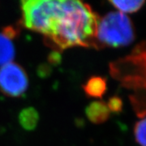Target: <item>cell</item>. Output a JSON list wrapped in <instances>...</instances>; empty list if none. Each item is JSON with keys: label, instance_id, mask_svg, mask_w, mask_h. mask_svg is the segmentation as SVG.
I'll return each mask as SVG.
<instances>
[{"label": "cell", "instance_id": "6da1fadb", "mask_svg": "<svg viewBox=\"0 0 146 146\" xmlns=\"http://www.w3.org/2000/svg\"><path fill=\"white\" fill-rule=\"evenodd\" d=\"M99 16L76 0H44L39 33L55 50L74 46L96 48Z\"/></svg>", "mask_w": 146, "mask_h": 146}, {"label": "cell", "instance_id": "7a4b0ae2", "mask_svg": "<svg viewBox=\"0 0 146 146\" xmlns=\"http://www.w3.org/2000/svg\"><path fill=\"white\" fill-rule=\"evenodd\" d=\"M110 75L127 93L137 117H146V37L129 54L110 62Z\"/></svg>", "mask_w": 146, "mask_h": 146}, {"label": "cell", "instance_id": "3957f363", "mask_svg": "<svg viewBox=\"0 0 146 146\" xmlns=\"http://www.w3.org/2000/svg\"><path fill=\"white\" fill-rule=\"evenodd\" d=\"M135 39L132 22L119 11L109 12L100 19L96 36V49L128 46Z\"/></svg>", "mask_w": 146, "mask_h": 146}, {"label": "cell", "instance_id": "277c9868", "mask_svg": "<svg viewBox=\"0 0 146 146\" xmlns=\"http://www.w3.org/2000/svg\"><path fill=\"white\" fill-rule=\"evenodd\" d=\"M29 77L24 68L11 62L0 68V92L11 98H19L29 88Z\"/></svg>", "mask_w": 146, "mask_h": 146}, {"label": "cell", "instance_id": "5b68a950", "mask_svg": "<svg viewBox=\"0 0 146 146\" xmlns=\"http://www.w3.org/2000/svg\"><path fill=\"white\" fill-rule=\"evenodd\" d=\"M111 112L107 105L102 101H94L86 107L85 115L93 123H103L109 119Z\"/></svg>", "mask_w": 146, "mask_h": 146}, {"label": "cell", "instance_id": "8992f818", "mask_svg": "<svg viewBox=\"0 0 146 146\" xmlns=\"http://www.w3.org/2000/svg\"><path fill=\"white\" fill-rule=\"evenodd\" d=\"M106 80L102 76H92L83 85L84 94L94 98H102L106 94Z\"/></svg>", "mask_w": 146, "mask_h": 146}, {"label": "cell", "instance_id": "52a82bcc", "mask_svg": "<svg viewBox=\"0 0 146 146\" xmlns=\"http://www.w3.org/2000/svg\"><path fill=\"white\" fill-rule=\"evenodd\" d=\"M16 54L12 38L3 31L0 33V66L12 62Z\"/></svg>", "mask_w": 146, "mask_h": 146}, {"label": "cell", "instance_id": "ba28073f", "mask_svg": "<svg viewBox=\"0 0 146 146\" xmlns=\"http://www.w3.org/2000/svg\"><path fill=\"white\" fill-rule=\"evenodd\" d=\"M39 115L33 107L24 109L19 115V121L23 128L25 130H33L38 123Z\"/></svg>", "mask_w": 146, "mask_h": 146}, {"label": "cell", "instance_id": "9c48e42d", "mask_svg": "<svg viewBox=\"0 0 146 146\" xmlns=\"http://www.w3.org/2000/svg\"><path fill=\"white\" fill-rule=\"evenodd\" d=\"M110 4L118 9L119 12L127 14L136 12L145 4V1H110Z\"/></svg>", "mask_w": 146, "mask_h": 146}, {"label": "cell", "instance_id": "30bf717a", "mask_svg": "<svg viewBox=\"0 0 146 146\" xmlns=\"http://www.w3.org/2000/svg\"><path fill=\"white\" fill-rule=\"evenodd\" d=\"M136 142L141 146H146V117L138 121L134 127Z\"/></svg>", "mask_w": 146, "mask_h": 146}, {"label": "cell", "instance_id": "8fae6325", "mask_svg": "<svg viewBox=\"0 0 146 146\" xmlns=\"http://www.w3.org/2000/svg\"><path fill=\"white\" fill-rule=\"evenodd\" d=\"M106 105L111 113H118L123 109V101L117 96L110 98L106 102Z\"/></svg>", "mask_w": 146, "mask_h": 146}]
</instances>
